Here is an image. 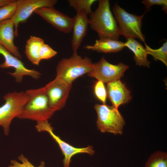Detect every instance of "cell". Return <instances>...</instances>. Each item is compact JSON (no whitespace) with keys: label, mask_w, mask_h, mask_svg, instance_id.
<instances>
[{"label":"cell","mask_w":167,"mask_h":167,"mask_svg":"<svg viewBox=\"0 0 167 167\" xmlns=\"http://www.w3.org/2000/svg\"><path fill=\"white\" fill-rule=\"evenodd\" d=\"M13 0H0V8L11 3Z\"/></svg>","instance_id":"cell-27"},{"label":"cell","mask_w":167,"mask_h":167,"mask_svg":"<svg viewBox=\"0 0 167 167\" xmlns=\"http://www.w3.org/2000/svg\"><path fill=\"white\" fill-rule=\"evenodd\" d=\"M71 86L55 79L44 87L50 107L55 112L64 105Z\"/></svg>","instance_id":"cell-12"},{"label":"cell","mask_w":167,"mask_h":167,"mask_svg":"<svg viewBox=\"0 0 167 167\" xmlns=\"http://www.w3.org/2000/svg\"><path fill=\"white\" fill-rule=\"evenodd\" d=\"M18 159L21 163L15 160H11V165L8 167H35L22 154L19 156ZM37 167H45L44 161H41L40 165Z\"/></svg>","instance_id":"cell-24"},{"label":"cell","mask_w":167,"mask_h":167,"mask_svg":"<svg viewBox=\"0 0 167 167\" xmlns=\"http://www.w3.org/2000/svg\"><path fill=\"white\" fill-rule=\"evenodd\" d=\"M144 44L147 54L151 55L155 60H159L167 66V41L164 43L161 47L156 49H152L145 43Z\"/></svg>","instance_id":"cell-20"},{"label":"cell","mask_w":167,"mask_h":167,"mask_svg":"<svg viewBox=\"0 0 167 167\" xmlns=\"http://www.w3.org/2000/svg\"><path fill=\"white\" fill-rule=\"evenodd\" d=\"M142 2L145 6L146 10L145 12L150 10L151 7L155 5L161 6L162 9L167 12V0H143Z\"/></svg>","instance_id":"cell-26"},{"label":"cell","mask_w":167,"mask_h":167,"mask_svg":"<svg viewBox=\"0 0 167 167\" xmlns=\"http://www.w3.org/2000/svg\"><path fill=\"white\" fill-rule=\"evenodd\" d=\"M16 1L13 0L9 4L0 8V23L13 16L16 8Z\"/></svg>","instance_id":"cell-22"},{"label":"cell","mask_w":167,"mask_h":167,"mask_svg":"<svg viewBox=\"0 0 167 167\" xmlns=\"http://www.w3.org/2000/svg\"><path fill=\"white\" fill-rule=\"evenodd\" d=\"M36 127L39 132L46 131L48 132L58 143L64 156L63 160V167H69L71 159L75 154L85 153L92 155L95 152L91 146H88L85 148H77L62 140L54 133L53 128L48 120L37 122Z\"/></svg>","instance_id":"cell-8"},{"label":"cell","mask_w":167,"mask_h":167,"mask_svg":"<svg viewBox=\"0 0 167 167\" xmlns=\"http://www.w3.org/2000/svg\"><path fill=\"white\" fill-rule=\"evenodd\" d=\"M144 167H167V154L161 151L154 152L150 156Z\"/></svg>","instance_id":"cell-19"},{"label":"cell","mask_w":167,"mask_h":167,"mask_svg":"<svg viewBox=\"0 0 167 167\" xmlns=\"http://www.w3.org/2000/svg\"><path fill=\"white\" fill-rule=\"evenodd\" d=\"M96 1V0H68L67 2L70 6L76 11L80 10H84L88 15L92 12L91 6Z\"/></svg>","instance_id":"cell-21"},{"label":"cell","mask_w":167,"mask_h":167,"mask_svg":"<svg viewBox=\"0 0 167 167\" xmlns=\"http://www.w3.org/2000/svg\"><path fill=\"white\" fill-rule=\"evenodd\" d=\"M56 0H18L16 1V8L11 19L15 26V36H17L20 23L25 22L37 9L42 7H53Z\"/></svg>","instance_id":"cell-9"},{"label":"cell","mask_w":167,"mask_h":167,"mask_svg":"<svg viewBox=\"0 0 167 167\" xmlns=\"http://www.w3.org/2000/svg\"><path fill=\"white\" fill-rule=\"evenodd\" d=\"M14 24L10 19L0 23V45L13 55L20 59L22 56L14 42L15 36Z\"/></svg>","instance_id":"cell-15"},{"label":"cell","mask_w":167,"mask_h":167,"mask_svg":"<svg viewBox=\"0 0 167 167\" xmlns=\"http://www.w3.org/2000/svg\"><path fill=\"white\" fill-rule=\"evenodd\" d=\"M94 108L97 113L96 123L99 130L102 132L118 135L122 133L125 122L118 109L103 104H96Z\"/></svg>","instance_id":"cell-5"},{"label":"cell","mask_w":167,"mask_h":167,"mask_svg":"<svg viewBox=\"0 0 167 167\" xmlns=\"http://www.w3.org/2000/svg\"><path fill=\"white\" fill-rule=\"evenodd\" d=\"M27 102L18 117L37 122L48 120L55 112L50 107L49 99L44 87L30 89L25 92Z\"/></svg>","instance_id":"cell-2"},{"label":"cell","mask_w":167,"mask_h":167,"mask_svg":"<svg viewBox=\"0 0 167 167\" xmlns=\"http://www.w3.org/2000/svg\"><path fill=\"white\" fill-rule=\"evenodd\" d=\"M3 97L5 102L0 106V126L3 127L5 134L8 135L12 120L18 117L28 97L25 92L23 91L9 92Z\"/></svg>","instance_id":"cell-6"},{"label":"cell","mask_w":167,"mask_h":167,"mask_svg":"<svg viewBox=\"0 0 167 167\" xmlns=\"http://www.w3.org/2000/svg\"><path fill=\"white\" fill-rule=\"evenodd\" d=\"M124 44L125 47L133 52L136 65L149 67L150 62L147 59L145 48L140 43L134 39L129 38Z\"/></svg>","instance_id":"cell-17"},{"label":"cell","mask_w":167,"mask_h":167,"mask_svg":"<svg viewBox=\"0 0 167 167\" xmlns=\"http://www.w3.org/2000/svg\"><path fill=\"white\" fill-rule=\"evenodd\" d=\"M129 68L128 66L122 62L112 64L103 57L99 62L94 63L92 70L88 73V75L107 83L119 79Z\"/></svg>","instance_id":"cell-7"},{"label":"cell","mask_w":167,"mask_h":167,"mask_svg":"<svg viewBox=\"0 0 167 167\" xmlns=\"http://www.w3.org/2000/svg\"><path fill=\"white\" fill-rule=\"evenodd\" d=\"M94 90V94L96 98L103 104H105L107 97V91L104 83L98 80L95 84Z\"/></svg>","instance_id":"cell-23"},{"label":"cell","mask_w":167,"mask_h":167,"mask_svg":"<svg viewBox=\"0 0 167 167\" xmlns=\"http://www.w3.org/2000/svg\"><path fill=\"white\" fill-rule=\"evenodd\" d=\"M94 64L87 57L82 58L77 53H73L70 58H63L59 62L55 79L63 84L71 85L77 78L90 72Z\"/></svg>","instance_id":"cell-3"},{"label":"cell","mask_w":167,"mask_h":167,"mask_svg":"<svg viewBox=\"0 0 167 167\" xmlns=\"http://www.w3.org/2000/svg\"><path fill=\"white\" fill-rule=\"evenodd\" d=\"M113 11L117 23L120 35L126 39H138L145 43L144 35L141 31L142 19L146 12L141 15L130 13L116 3Z\"/></svg>","instance_id":"cell-4"},{"label":"cell","mask_w":167,"mask_h":167,"mask_svg":"<svg viewBox=\"0 0 167 167\" xmlns=\"http://www.w3.org/2000/svg\"><path fill=\"white\" fill-rule=\"evenodd\" d=\"M44 43L41 38L30 36L27 41L25 46V54L28 59L33 64L39 65L40 61L39 52L40 47Z\"/></svg>","instance_id":"cell-18"},{"label":"cell","mask_w":167,"mask_h":167,"mask_svg":"<svg viewBox=\"0 0 167 167\" xmlns=\"http://www.w3.org/2000/svg\"><path fill=\"white\" fill-rule=\"evenodd\" d=\"M107 91L113 106L117 109L121 105L129 102L132 98L130 91L119 79L108 83Z\"/></svg>","instance_id":"cell-14"},{"label":"cell","mask_w":167,"mask_h":167,"mask_svg":"<svg viewBox=\"0 0 167 167\" xmlns=\"http://www.w3.org/2000/svg\"><path fill=\"white\" fill-rule=\"evenodd\" d=\"M57 54V51L45 43L41 45L39 52L41 60L49 59L54 56Z\"/></svg>","instance_id":"cell-25"},{"label":"cell","mask_w":167,"mask_h":167,"mask_svg":"<svg viewBox=\"0 0 167 167\" xmlns=\"http://www.w3.org/2000/svg\"><path fill=\"white\" fill-rule=\"evenodd\" d=\"M34 12L61 32L68 33L72 31L73 18L59 12L53 7L40 8Z\"/></svg>","instance_id":"cell-11"},{"label":"cell","mask_w":167,"mask_h":167,"mask_svg":"<svg viewBox=\"0 0 167 167\" xmlns=\"http://www.w3.org/2000/svg\"><path fill=\"white\" fill-rule=\"evenodd\" d=\"M0 54L2 55L5 59L4 62L0 64V68H7L11 67L14 68L15 69L14 72L8 73L15 78L17 83H20L23 77L26 75L29 76L35 79H38L40 77L41 74L39 71L34 69L27 68L19 58L13 55L0 45Z\"/></svg>","instance_id":"cell-10"},{"label":"cell","mask_w":167,"mask_h":167,"mask_svg":"<svg viewBox=\"0 0 167 167\" xmlns=\"http://www.w3.org/2000/svg\"><path fill=\"white\" fill-rule=\"evenodd\" d=\"M125 47L124 43L121 41L107 39L96 40L93 45H86L84 48L88 50L107 53L118 52Z\"/></svg>","instance_id":"cell-16"},{"label":"cell","mask_w":167,"mask_h":167,"mask_svg":"<svg viewBox=\"0 0 167 167\" xmlns=\"http://www.w3.org/2000/svg\"><path fill=\"white\" fill-rule=\"evenodd\" d=\"M89 15L88 24L99 39L118 40L120 35L118 24L111 11L109 0H99L97 8Z\"/></svg>","instance_id":"cell-1"},{"label":"cell","mask_w":167,"mask_h":167,"mask_svg":"<svg viewBox=\"0 0 167 167\" xmlns=\"http://www.w3.org/2000/svg\"><path fill=\"white\" fill-rule=\"evenodd\" d=\"M73 18V35L71 47L73 53H77L83 40L87 34L88 25V14L84 10L77 11Z\"/></svg>","instance_id":"cell-13"}]
</instances>
